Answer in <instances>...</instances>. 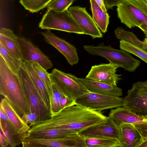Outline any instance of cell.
Segmentation results:
<instances>
[{"instance_id": "26", "label": "cell", "mask_w": 147, "mask_h": 147, "mask_svg": "<svg viewBox=\"0 0 147 147\" xmlns=\"http://www.w3.org/2000/svg\"><path fill=\"white\" fill-rule=\"evenodd\" d=\"M26 133L33 137L45 138H56L78 134L76 131L65 129H47L30 134Z\"/></svg>"}, {"instance_id": "32", "label": "cell", "mask_w": 147, "mask_h": 147, "mask_svg": "<svg viewBox=\"0 0 147 147\" xmlns=\"http://www.w3.org/2000/svg\"><path fill=\"white\" fill-rule=\"evenodd\" d=\"M75 0H52L47 5V9L63 11L68 9Z\"/></svg>"}, {"instance_id": "22", "label": "cell", "mask_w": 147, "mask_h": 147, "mask_svg": "<svg viewBox=\"0 0 147 147\" xmlns=\"http://www.w3.org/2000/svg\"><path fill=\"white\" fill-rule=\"evenodd\" d=\"M0 130L7 138L9 146L15 147L21 144L17 134L7 116L0 109Z\"/></svg>"}, {"instance_id": "8", "label": "cell", "mask_w": 147, "mask_h": 147, "mask_svg": "<svg viewBox=\"0 0 147 147\" xmlns=\"http://www.w3.org/2000/svg\"><path fill=\"white\" fill-rule=\"evenodd\" d=\"M52 83L55 84L67 96L75 100L89 91L75 76L56 69L49 74Z\"/></svg>"}, {"instance_id": "5", "label": "cell", "mask_w": 147, "mask_h": 147, "mask_svg": "<svg viewBox=\"0 0 147 147\" xmlns=\"http://www.w3.org/2000/svg\"><path fill=\"white\" fill-rule=\"evenodd\" d=\"M42 29L58 30L78 34H84L68 9L58 11L48 9L39 24Z\"/></svg>"}, {"instance_id": "13", "label": "cell", "mask_w": 147, "mask_h": 147, "mask_svg": "<svg viewBox=\"0 0 147 147\" xmlns=\"http://www.w3.org/2000/svg\"><path fill=\"white\" fill-rule=\"evenodd\" d=\"M68 10L84 34L90 36L93 39L102 37L103 34L88 13L86 7L73 6L69 7Z\"/></svg>"}, {"instance_id": "19", "label": "cell", "mask_w": 147, "mask_h": 147, "mask_svg": "<svg viewBox=\"0 0 147 147\" xmlns=\"http://www.w3.org/2000/svg\"><path fill=\"white\" fill-rule=\"evenodd\" d=\"M20 66L26 71L45 105L50 111V100L46 86L32 67L31 62L22 61Z\"/></svg>"}, {"instance_id": "1", "label": "cell", "mask_w": 147, "mask_h": 147, "mask_svg": "<svg viewBox=\"0 0 147 147\" xmlns=\"http://www.w3.org/2000/svg\"><path fill=\"white\" fill-rule=\"evenodd\" d=\"M106 117L100 112L76 104L64 108L49 119L36 123L30 127L27 133L51 129H65L78 133Z\"/></svg>"}, {"instance_id": "16", "label": "cell", "mask_w": 147, "mask_h": 147, "mask_svg": "<svg viewBox=\"0 0 147 147\" xmlns=\"http://www.w3.org/2000/svg\"><path fill=\"white\" fill-rule=\"evenodd\" d=\"M79 79L91 92L115 97L122 95V89L117 85L99 82L86 78Z\"/></svg>"}, {"instance_id": "6", "label": "cell", "mask_w": 147, "mask_h": 147, "mask_svg": "<svg viewBox=\"0 0 147 147\" xmlns=\"http://www.w3.org/2000/svg\"><path fill=\"white\" fill-rule=\"evenodd\" d=\"M18 136L23 147H86L84 137L78 134L56 138L34 137L26 133Z\"/></svg>"}, {"instance_id": "17", "label": "cell", "mask_w": 147, "mask_h": 147, "mask_svg": "<svg viewBox=\"0 0 147 147\" xmlns=\"http://www.w3.org/2000/svg\"><path fill=\"white\" fill-rule=\"evenodd\" d=\"M0 109L6 115L17 134L27 133L30 127L26 124L5 98H2Z\"/></svg>"}, {"instance_id": "4", "label": "cell", "mask_w": 147, "mask_h": 147, "mask_svg": "<svg viewBox=\"0 0 147 147\" xmlns=\"http://www.w3.org/2000/svg\"><path fill=\"white\" fill-rule=\"evenodd\" d=\"M117 7L118 17L128 28L147 24V0H125Z\"/></svg>"}, {"instance_id": "3", "label": "cell", "mask_w": 147, "mask_h": 147, "mask_svg": "<svg viewBox=\"0 0 147 147\" xmlns=\"http://www.w3.org/2000/svg\"><path fill=\"white\" fill-rule=\"evenodd\" d=\"M84 48L89 53L103 57L109 63L129 72L135 71L141 63L140 61L135 59L128 52L121 49H114L109 45L105 46L104 42L97 46L85 45Z\"/></svg>"}, {"instance_id": "28", "label": "cell", "mask_w": 147, "mask_h": 147, "mask_svg": "<svg viewBox=\"0 0 147 147\" xmlns=\"http://www.w3.org/2000/svg\"><path fill=\"white\" fill-rule=\"evenodd\" d=\"M51 91L50 101L51 115L61 110L60 102L65 94L55 84L53 83L51 84Z\"/></svg>"}, {"instance_id": "31", "label": "cell", "mask_w": 147, "mask_h": 147, "mask_svg": "<svg viewBox=\"0 0 147 147\" xmlns=\"http://www.w3.org/2000/svg\"><path fill=\"white\" fill-rule=\"evenodd\" d=\"M31 62L32 67L45 84L50 101L52 94V82L49 77V74L38 63Z\"/></svg>"}, {"instance_id": "36", "label": "cell", "mask_w": 147, "mask_h": 147, "mask_svg": "<svg viewBox=\"0 0 147 147\" xmlns=\"http://www.w3.org/2000/svg\"><path fill=\"white\" fill-rule=\"evenodd\" d=\"M0 145L1 147H7L9 146L7 138L1 130L0 131Z\"/></svg>"}, {"instance_id": "10", "label": "cell", "mask_w": 147, "mask_h": 147, "mask_svg": "<svg viewBox=\"0 0 147 147\" xmlns=\"http://www.w3.org/2000/svg\"><path fill=\"white\" fill-rule=\"evenodd\" d=\"M127 94L123 107L141 117L147 116V80L134 83Z\"/></svg>"}, {"instance_id": "30", "label": "cell", "mask_w": 147, "mask_h": 147, "mask_svg": "<svg viewBox=\"0 0 147 147\" xmlns=\"http://www.w3.org/2000/svg\"><path fill=\"white\" fill-rule=\"evenodd\" d=\"M52 0H20L24 8L30 12H37L47 7Z\"/></svg>"}, {"instance_id": "37", "label": "cell", "mask_w": 147, "mask_h": 147, "mask_svg": "<svg viewBox=\"0 0 147 147\" xmlns=\"http://www.w3.org/2000/svg\"><path fill=\"white\" fill-rule=\"evenodd\" d=\"M100 7L105 13H107V10L106 8L104 0H94Z\"/></svg>"}, {"instance_id": "39", "label": "cell", "mask_w": 147, "mask_h": 147, "mask_svg": "<svg viewBox=\"0 0 147 147\" xmlns=\"http://www.w3.org/2000/svg\"><path fill=\"white\" fill-rule=\"evenodd\" d=\"M138 147H147V140L143 141Z\"/></svg>"}, {"instance_id": "11", "label": "cell", "mask_w": 147, "mask_h": 147, "mask_svg": "<svg viewBox=\"0 0 147 147\" xmlns=\"http://www.w3.org/2000/svg\"><path fill=\"white\" fill-rule=\"evenodd\" d=\"M78 134L85 137L115 139L122 144L119 127L109 116L99 123L80 131Z\"/></svg>"}, {"instance_id": "7", "label": "cell", "mask_w": 147, "mask_h": 147, "mask_svg": "<svg viewBox=\"0 0 147 147\" xmlns=\"http://www.w3.org/2000/svg\"><path fill=\"white\" fill-rule=\"evenodd\" d=\"M18 75L26 94L30 113H35L38 116L37 123L50 119L51 117L50 111L45 105L26 71L21 66Z\"/></svg>"}, {"instance_id": "38", "label": "cell", "mask_w": 147, "mask_h": 147, "mask_svg": "<svg viewBox=\"0 0 147 147\" xmlns=\"http://www.w3.org/2000/svg\"><path fill=\"white\" fill-rule=\"evenodd\" d=\"M138 27L142 30L145 34V36L147 38V24H142Z\"/></svg>"}, {"instance_id": "21", "label": "cell", "mask_w": 147, "mask_h": 147, "mask_svg": "<svg viewBox=\"0 0 147 147\" xmlns=\"http://www.w3.org/2000/svg\"><path fill=\"white\" fill-rule=\"evenodd\" d=\"M0 43L17 59L22 57L18 41L17 36L10 29L1 28L0 30Z\"/></svg>"}, {"instance_id": "35", "label": "cell", "mask_w": 147, "mask_h": 147, "mask_svg": "<svg viewBox=\"0 0 147 147\" xmlns=\"http://www.w3.org/2000/svg\"><path fill=\"white\" fill-rule=\"evenodd\" d=\"M125 0H104L107 11L110 9H113L115 6H117Z\"/></svg>"}, {"instance_id": "14", "label": "cell", "mask_w": 147, "mask_h": 147, "mask_svg": "<svg viewBox=\"0 0 147 147\" xmlns=\"http://www.w3.org/2000/svg\"><path fill=\"white\" fill-rule=\"evenodd\" d=\"M119 67L110 63L92 66L86 78L101 82L117 85L122 79L121 75L117 74Z\"/></svg>"}, {"instance_id": "23", "label": "cell", "mask_w": 147, "mask_h": 147, "mask_svg": "<svg viewBox=\"0 0 147 147\" xmlns=\"http://www.w3.org/2000/svg\"><path fill=\"white\" fill-rule=\"evenodd\" d=\"M92 18L101 32L105 33L109 23L110 16L105 13L94 0H90Z\"/></svg>"}, {"instance_id": "9", "label": "cell", "mask_w": 147, "mask_h": 147, "mask_svg": "<svg viewBox=\"0 0 147 147\" xmlns=\"http://www.w3.org/2000/svg\"><path fill=\"white\" fill-rule=\"evenodd\" d=\"M75 102L76 104L100 112L124 105L123 98L99 94L90 91L76 99Z\"/></svg>"}, {"instance_id": "29", "label": "cell", "mask_w": 147, "mask_h": 147, "mask_svg": "<svg viewBox=\"0 0 147 147\" xmlns=\"http://www.w3.org/2000/svg\"><path fill=\"white\" fill-rule=\"evenodd\" d=\"M119 47L120 49L133 54L147 63V52L142 48L122 40L120 41Z\"/></svg>"}, {"instance_id": "25", "label": "cell", "mask_w": 147, "mask_h": 147, "mask_svg": "<svg viewBox=\"0 0 147 147\" xmlns=\"http://www.w3.org/2000/svg\"><path fill=\"white\" fill-rule=\"evenodd\" d=\"M116 38L124 40L142 48H144L146 43L140 41L132 32L125 30L121 27H118L114 30Z\"/></svg>"}, {"instance_id": "18", "label": "cell", "mask_w": 147, "mask_h": 147, "mask_svg": "<svg viewBox=\"0 0 147 147\" xmlns=\"http://www.w3.org/2000/svg\"><path fill=\"white\" fill-rule=\"evenodd\" d=\"M119 127L125 123L135 124L147 122V120L125 107L111 109L109 116Z\"/></svg>"}, {"instance_id": "24", "label": "cell", "mask_w": 147, "mask_h": 147, "mask_svg": "<svg viewBox=\"0 0 147 147\" xmlns=\"http://www.w3.org/2000/svg\"><path fill=\"white\" fill-rule=\"evenodd\" d=\"M84 138L86 147H123L120 141L115 139Z\"/></svg>"}, {"instance_id": "27", "label": "cell", "mask_w": 147, "mask_h": 147, "mask_svg": "<svg viewBox=\"0 0 147 147\" xmlns=\"http://www.w3.org/2000/svg\"><path fill=\"white\" fill-rule=\"evenodd\" d=\"M0 54L10 69L18 75L22 60L16 58L5 47L0 43Z\"/></svg>"}, {"instance_id": "41", "label": "cell", "mask_w": 147, "mask_h": 147, "mask_svg": "<svg viewBox=\"0 0 147 147\" xmlns=\"http://www.w3.org/2000/svg\"><path fill=\"white\" fill-rule=\"evenodd\" d=\"M146 120H147V116H144L142 117Z\"/></svg>"}, {"instance_id": "33", "label": "cell", "mask_w": 147, "mask_h": 147, "mask_svg": "<svg viewBox=\"0 0 147 147\" xmlns=\"http://www.w3.org/2000/svg\"><path fill=\"white\" fill-rule=\"evenodd\" d=\"M22 119L27 124H29L31 127L38 122V116L34 113H30L24 115L22 117Z\"/></svg>"}, {"instance_id": "12", "label": "cell", "mask_w": 147, "mask_h": 147, "mask_svg": "<svg viewBox=\"0 0 147 147\" xmlns=\"http://www.w3.org/2000/svg\"><path fill=\"white\" fill-rule=\"evenodd\" d=\"M17 39L22 61L37 63L47 71L52 68L53 64L49 58L30 40L21 36H17Z\"/></svg>"}, {"instance_id": "20", "label": "cell", "mask_w": 147, "mask_h": 147, "mask_svg": "<svg viewBox=\"0 0 147 147\" xmlns=\"http://www.w3.org/2000/svg\"><path fill=\"white\" fill-rule=\"evenodd\" d=\"M119 127L123 147H138L143 139L133 124L125 123Z\"/></svg>"}, {"instance_id": "2", "label": "cell", "mask_w": 147, "mask_h": 147, "mask_svg": "<svg viewBox=\"0 0 147 147\" xmlns=\"http://www.w3.org/2000/svg\"><path fill=\"white\" fill-rule=\"evenodd\" d=\"M0 94L7 100L21 118L25 114L30 113L28 98L22 82L1 56Z\"/></svg>"}, {"instance_id": "15", "label": "cell", "mask_w": 147, "mask_h": 147, "mask_svg": "<svg viewBox=\"0 0 147 147\" xmlns=\"http://www.w3.org/2000/svg\"><path fill=\"white\" fill-rule=\"evenodd\" d=\"M45 41L58 50L65 57L71 65L77 63L79 61L77 49L73 45L56 36L47 30L41 33Z\"/></svg>"}, {"instance_id": "34", "label": "cell", "mask_w": 147, "mask_h": 147, "mask_svg": "<svg viewBox=\"0 0 147 147\" xmlns=\"http://www.w3.org/2000/svg\"><path fill=\"white\" fill-rule=\"evenodd\" d=\"M143 138V141L147 140V122L133 124Z\"/></svg>"}, {"instance_id": "40", "label": "cell", "mask_w": 147, "mask_h": 147, "mask_svg": "<svg viewBox=\"0 0 147 147\" xmlns=\"http://www.w3.org/2000/svg\"><path fill=\"white\" fill-rule=\"evenodd\" d=\"M144 50L147 52V44H146V45L144 48H143Z\"/></svg>"}]
</instances>
